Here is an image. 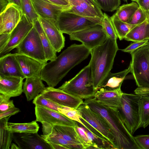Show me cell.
Here are the masks:
<instances>
[{"instance_id":"51","label":"cell","mask_w":149,"mask_h":149,"mask_svg":"<svg viewBox=\"0 0 149 149\" xmlns=\"http://www.w3.org/2000/svg\"><path fill=\"white\" fill-rule=\"evenodd\" d=\"M10 3H13L19 6L21 9V0H9Z\"/></svg>"},{"instance_id":"46","label":"cell","mask_w":149,"mask_h":149,"mask_svg":"<svg viewBox=\"0 0 149 149\" xmlns=\"http://www.w3.org/2000/svg\"><path fill=\"white\" fill-rule=\"evenodd\" d=\"M96 10L100 14L104 16V13L95 0H84Z\"/></svg>"},{"instance_id":"17","label":"cell","mask_w":149,"mask_h":149,"mask_svg":"<svg viewBox=\"0 0 149 149\" xmlns=\"http://www.w3.org/2000/svg\"><path fill=\"white\" fill-rule=\"evenodd\" d=\"M34 9L39 17L52 20L56 23L60 14L69 10L70 5L63 6L48 0H31Z\"/></svg>"},{"instance_id":"43","label":"cell","mask_w":149,"mask_h":149,"mask_svg":"<svg viewBox=\"0 0 149 149\" xmlns=\"http://www.w3.org/2000/svg\"><path fill=\"white\" fill-rule=\"evenodd\" d=\"M149 40H145L142 41L134 42L131 43L125 48L121 49L125 52L131 53L136 50L145 45L148 42Z\"/></svg>"},{"instance_id":"58","label":"cell","mask_w":149,"mask_h":149,"mask_svg":"<svg viewBox=\"0 0 149 149\" xmlns=\"http://www.w3.org/2000/svg\"><path fill=\"white\" fill-rule=\"evenodd\" d=\"M123 1H124L126 2H127V0H123Z\"/></svg>"},{"instance_id":"27","label":"cell","mask_w":149,"mask_h":149,"mask_svg":"<svg viewBox=\"0 0 149 149\" xmlns=\"http://www.w3.org/2000/svg\"><path fill=\"white\" fill-rule=\"evenodd\" d=\"M34 26L38 32L40 37L47 61L53 60L57 57V52L52 46L38 19L34 22Z\"/></svg>"},{"instance_id":"41","label":"cell","mask_w":149,"mask_h":149,"mask_svg":"<svg viewBox=\"0 0 149 149\" xmlns=\"http://www.w3.org/2000/svg\"><path fill=\"white\" fill-rule=\"evenodd\" d=\"M15 107L13 101L0 94V113H1Z\"/></svg>"},{"instance_id":"56","label":"cell","mask_w":149,"mask_h":149,"mask_svg":"<svg viewBox=\"0 0 149 149\" xmlns=\"http://www.w3.org/2000/svg\"><path fill=\"white\" fill-rule=\"evenodd\" d=\"M132 1H135L136 2L138 0H131Z\"/></svg>"},{"instance_id":"47","label":"cell","mask_w":149,"mask_h":149,"mask_svg":"<svg viewBox=\"0 0 149 149\" xmlns=\"http://www.w3.org/2000/svg\"><path fill=\"white\" fill-rule=\"evenodd\" d=\"M136 2L148 13L149 12V0H138Z\"/></svg>"},{"instance_id":"59","label":"cell","mask_w":149,"mask_h":149,"mask_svg":"<svg viewBox=\"0 0 149 149\" xmlns=\"http://www.w3.org/2000/svg\"><path fill=\"white\" fill-rule=\"evenodd\" d=\"M148 17H149V12L148 13Z\"/></svg>"},{"instance_id":"44","label":"cell","mask_w":149,"mask_h":149,"mask_svg":"<svg viewBox=\"0 0 149 149\" xmlns=\"http://www.w3.org/2000/svg\"><path fill=\"white\" fill-rule=\"evenodd\" d=\"M10 33H4L0 34V52L5 47L9 38Z\"/></svg>"},{"instance_id":"55","label":"cell","mask_w":149,"mask_h":149,"mask_svg":"<svg viewBox=\"0 0 149 149\" xmlns=\"http://www.w3.org/2000/svg\"><path fill=\"white\" fill-rule=\"evenodd\" d=\"M145 45L149 49V41Z\"/></svg>"},{"instance_id":"49","label":"cell","mask_w":149,"mask_h":149,"mask_svg":"<svg viewBox=\"0 0 149 149\" xmlns=\"http://www.w3.org/2000/svg\"><path fill=\"white\" fill-rule=\"evenodd\" d=\"M55 4L63 6L70 5L69 3L64 0H48Z\"/></svg>"},{"instance_id":"33","label":"cell","mask_w":149,"mask_h":149,"mask_svg":"<svg viewBox=\"0 0 149 149\" xmlns=\"http://www.w3.org/2000/svg\"><path fill=\"white\" fill-rule=\"evenodd\" d=\"M118 38L122 40L128 32L136 25L123 22L114 18L110 17Z\"/></svg>"},{"instance_id":"25","label":"cell","mask_w":149,"mask_h":149,"mask_svg":"<svg viewBox=\"0 0 149 149\" xmlns=\"http://www.w3.org/2000/svg\"><path fill=\"white\" fill-rule=\"evenodd\" d=\"M130 71L131 65L130 64L128 68L122 71L114 73L110 72L98 89L102 88L112 90L121 88L126 76Z\"/></svg>"},{"instance_id":"38","label":"cell","mask_w":149,"mask_h":149,"mask_svg":"<svg viewBox=\"0 0 149 149\" xmlns=\"http://www.w3.org/2000/svg\"><path fill=\"white\" fill-rule=\"evenodd\" d=\"M101 10L106 12H113L119 7L120 0H95Z\"/></svg>"},{"instance_id":"15","label":"cell","mask_w":149,"mask_h":149,"mask_svg":"<svg viewBox=\"0 0 149 149\" xmlns=\"http://www.w3.org/2000/svg\"><path fill=\"white\" fill-rule=\"evenodd\" d=\"M45 97L49 99L62 106L77 109L83 104L82 99L69 94L59 89L48 86L41 93Z\"/></svg>"},{"instance_id":"24","label":"cell","mask_w":149,"mask_h":149,"mask_svg":"<svg viewBox=\"0 0 149 149\" xmlns=\"http://www.w3.org/2000/svg\"><path fill=\"white\" fill-rule=\"evenodd\" d=\"M71 8L68 11L83 16L100 18L103 16L84 0H68Z\"/></svg>"},{"instance_id":"8","label":"cell","mask_w":149,"mask_h":149,"mask_svg":"<svg viewBox=\"0 0 149 149\" xmlns=\"http://www.w3.org/2000/svg\"><path fill=\"white\" fill-rule=\"evenodd\" d=\"M16 48L17 53L27 56L45 64L47 63L40 37L34 26Z\"/></svg>"},{"instance_id":"57","label":"cell","mask_w":149,"mask_h":149,"mask_svg":"<svg viewBox=\"0 0 149 149\" xmlns=\"http://www.w3.org/2000/svg\"><path fill=\"white\" fill-rule=\"evenodd\" d=\"M65 0V1H66L67 2H68L69 3V1H68V0Z\"/></svg>"},{"instance_id":"20","label":"cell","mask_w":149,"mask_h":149,"mask_svg":"<svg viewBox=\"0 0 149 149\" xmlns=\"http://www.w3.org/2000/svg\"><path fill=\"white\" fill-rule=\"evenodd\" d=\"M15 56L25 78L40 77L42 69L45 64L27 56L15 53Z\"/></svg>"},{"instance_id":"16","label":"cell","mask_w":149,"mask_h":149,"mask_svg":"<svg viewBox=\"0 0 149 149\" xmlns=\"http://www.w3.org/2000/svg\"><path fill=\"white\" fill-rule=\"evenodd\" d=\"M23 14L19 6L10 3L0 13V34L10 33L19 22Z\"/></svg>"},{"instance_id":"18","label":"cell","mask_w":149,"mask_h":149,"mask_svg":"<svg viewBox=\"0 0 149 149\" xmlns=\"http://www.w3.org/2000/svg\"><path fill=\"white\" fill-rule=\"evenodd\" d=\"M38 19L52 46L57 52L64 48L65 37L53 21L39 17Z\"/></svg>"},{"instance_id":"6","label":"cell","mask_w":149,"mask_h":149,"mask_svg":"<svg viewBox=\"0 0 149 149\" xmlns=\"http://www.w3.org/2000/svg\"><path fill=\"white\" fill-rule=\"evenodd\" d=\"M102 19L83 16L65 10L60 14L56 24L62 33L70 35L97 24L102 25Z\"/></svg>"},{"instance_id":"11","label":"cell","mask_w":149,"mask_h":149,"mask_svg":"<svg viewBox=\"0 0 149 149\" xmlns=\"http://www.w3.org/2000/svg\"><path fill=\"white\" fill-rule=\"evenodd\" d=\"M34 26V24L24 14L18 24L10 33L9 40L3 50L0 52V57L8 53L16 48Z\"/></svg>"},{"instance_id":"26","label":"cell","mask_w":149,"mask_h":149,"mask_svg":"<svg viewBox=\"0 0 149 149\" xmlns=\"http://www.w3.org/2000/svg\"><path fill=\"white\" fill-rule=\"evenodd\" d=\"M149 31V17L143 22L136 25L126 35L124 39L133 42L146 40Z\"/></svg>"},{"instance_id":"35","label":"cell","mask_w":149,"mask_h":149,"mask_svg":"<svg viewBox=\"0 0 149 149\" xmlns=\"http://www.w3.org/2000/svg\"><path fill=\"white\" fill-rule=\"evenodd\" d=\"M21 6L23 14L34 24L39 16L36 12L31 0H21Z\"/></svg>"},{"instance_id":"2","label":"cell","mask_w":149,"mask_h":149,"mask_svg":"<svg viewBox=\"0 0 149 149\" xmlns=\"http://www.w3.org/2000/svg\"><path fill=\"white\" fill-rule=\"evenodd\" d=\"M83 104L100 115L107 124L114 137V149H141L126 127L117 108L104 105L93 97L85 100Z\"/></svg>"},{"instance_id":"39","label":"cell","mask_w":149,"mask_h":149,"mask_svg":"<svg viewBox=\"0 0 149 149\" xmlns=\"http://www.w3.org/2000/svg\"><path fill=\"white\" fill-rule=\"evenodd\" d=\"M148 17V13L139 6L128 23L136 25L144 22Z\"/></svg>"},{"instance_id":"31","label":"cell","mask_w":149,"mask_h":149,"mask_svg":"<svg viewBox=\"0 0 149 149\" xmlns=\"http://www.w3.org/2000/svg\"><path fill=\"white\" fill-rule=\"evenodd\" d=\"M140 127L144 128L149 125V95L142 96L139 102Z\"/></svg>"},{"instance_id":"23","label":"cell","mask_w":149,"mask_h":149,"mask_svg":"<svg viewBox=\"0 0 149 149\" xmlns=\"http://www.w3.org/2000/svg\"><path fill=\"white\" fill-rule=\"evenodd\" d=\"M40 77H32L26 78L23 83V91L27 101L33 100L42 92L46 87Z\"/></svg>"},{"instance_id":"30","label":"cell","mask_w":149,"mask_h":149,"mask_svg":"<svg viewBox=\"0 0 149 149\" xmlns=\"http://www.w3.org/2000/svg\"><path fill=\"white\" fill-rule=\"evenodd\" d=\"M10 117L0 119V149H9L12 144V133L7 128L8 121Z\"/></svg>"},{"instance_id":"34","label":"cell","mask_w":149,"mask_h":149,"mask_svg":"<svg viewBox=\"0 0 149 149\" xmlns=\"http://www.w3.org/2000/svg\"><path fill=\"white\" fill-rule=\"evenodd\" d=\"M33 103L36 106L42 107L58 112V108H62L63 106L45 97L41 93L40 94L33 99Z\"/></svg>"},{"instance_id":"29","label":"cell","mask_w":149,"mask_h":149,"mask_svg":"<svg viewBox=\"0 0 149 149\" xmlns=\"http://www.w3.org/2000/svg\"><path fill=\"white\" fill-rule=\"evenodd\" d=\"M36 120L26 123H8L7 129L12 133H35L38 132L39 127Z\"/></svg>"},{"instance_id":"21","label":"cell","mask_w":149,"mask_h":149,"mask_svg":"<svg viewBox=\"0 0 149 149\" xmlns=\"http://www.w3.org/2000/svg\"><path fill=\"white\" fill-rule=\"evenodd\" d=\"M0 76L26 78L23 75L15 54L8 53L0 57Z\"/></svg>"},{"instance_id":"37","label":"cell","mask_w":149,"mask_h":149,"mask_svg":"<svg viewBox=\"0 0 149 149\" xmlns=\"http://www.w3.org/2000/svg\"><path fill=\"white\" fill-rule=\"evenodd\" d=\"M58 111L70 119L79 123L83 126L84 124L80 119V113L79 111L75 109L63 106L58 108Z\"/></svg>"},{"instance_id":"40","label":"cell","mask_w":149,"mask_h":149,"mask_svg":"<svg viewBox=\"0 0 149 149\" xmlns=\"http://www.w3.org/2000/svg\"><path fill=\"white\" fill-rule=\"evenodd\" d=\"M76 131L83 141L86 149H97L94 144L89 139L83 128L78 124L74 127Z\"/></svg>"},{"instance_id":"52","label":"cell","mask_w":149,"mask_h":149,"mask_svg":"<svg viewBox=\"0 0 149 149\" xmlns=\"http://www.w3.org/2000/svg\"><path fill=\"white\" fill-rule=\"evenodd\" d=\"M143 46L145 53L149 64V49L145 45Z\"/></svg>"},{"instance_id":"12","label":"cell","mask_w":149,"mask_h":149,"mask_svg":"<svg viewBox=\"0 0 149 149\" xmlns=\"http://www.w3.org/2000/svg\"><path fill=\"white\" fill-rule=\"evenodd\" d=\"M43 135L49 134L61 137L67 141L83 145L84 142L74 127L64 125H53L45 122L41 123Z\"/></svg>"},{"instance_id":"4","label":"cell","mask_w":149,"mask_h":149,"mask_svg":"<svg viewBox=\"0 0 149 149\" xmlns=\"http://www.w3.org/2000/svg\"><path fill=\"white\" fill-rule=\"evenodd\" d=\"M58 88L82 100L93 97L97 90L94 86L89 64Z\"/></svg>"},{"instance_id":"48","label":"cell","mask_w":149,"mask_h":149,"mask_svg":"<svg viewBox=\"0 0 149 149\" xmlns=\"http://www.w3.org/2000/svg\"><path fill=\"white\" fill-rule=\"evenodd\" d=\"M10 3L9 0H0V13L2 12Z\"/></svg>"},{"instance_id":"36","label":"cell","mask_w":149,"mask_h":149,"mask_svg":"<svg viewBox=\"0 0 149 149\" xmlns=\"http://www.w3.org/2000/svg\"><path fill=\"white\" fill-rule=\"evenodd\" d=\"M102 25L108 38L117 40L118 37L111 19L105 13H104Z\"/></svg>"},{"instance_id":"54","label":"cell","mask_w":149,"mask_h":149,"mask_svg":"<svg viewBox=\"0 0 149 149\" xmlns=\"http://www.w3.org/2000/svg\"><path fill=\"white\" fill-rule=\"evenodd\" d=\"M146 40H149V31H148L147 36L146 39Z\"/></svg>"},{"instance_id":"3","label":"cell","mask_w":149,"mask_h":149,"mask_svg":"<svg viewBox=\"0 0 149 149\" xmlns=\"http://www.w3.org/2000/svg\"><path fill=\"white\" fill-rule=\"evenodd\" d=\"M118 50L116 40L108 38L103 44L91 50V57L89 64L94 86L97 90L112 68Z\"/></svg>"},{"instance_id":"45","label":"cell","mask_w":149,"mask_h":149,"mask_svg":"<svg viewBox=\"0 0 149 149\" xmlns=\"http://www.w3.org/2000/svg\"><path fill=\"white\" fill-rule=\"evenodd\" d=\"M19 109L14 107L4 112L0 113V119L9 116H11L20 111Z\"/></svg>"},{"instance_id":"28","label":"cell","mask_w":149,"mask_h":149,"mask_svg":"<svg viewBox=\"0 0 149 149\" xmlns=\"http://www.w3.org/2000/svg\"><path fill=\"white\" fill-rule=\"evenodd\" d=\"M139 7L138 4L134 2L123 4L119 6L112 16L120 21L128 23Z\"/></svg>"},{"instance_id":"42","label":"cell","mask_w":149,"mask_h":149,"mask_svg":"<svg viewBox=\"0 0 149 149\" xmlns=\"http://www.w3.org/2000/svg\"><path fill=\"white\" fill-rule=\"evenodd\" d=\"M134 137L141 149H149V135H139Z\"/></svg>"},{"instance_id":"7","label":"cell","mask_w":149,"mask_h":149,"mask_svg":"<svg viewBox=\"0 0 149 149\" xmlns=\"http://www.w3.org/2000/svg\"><path fill=\"white\" fill-rule=\"evenodd\" d=\"M141 96L123 93L118 109L126 127L132 134L140 128L139 102Z\"/></svg>"},{"instance_id":"10","label":"cell","mask_w":149,"mask_h":149,"mask_svg":"<svg viewBox=\"0 0 149 149\" xmlns=\"http://www.w3.org/2000/svg\"><path fill=\"white\" fill-rule=\"evenodd\" d=\"M81 117L100 133L114 149V140L111 130L100 115L91 110L87 105L83 104L77 109Z\"/></svg>"},{"instance_id":"14","label":"cell","mask_w":149,"mask_h":149,"mask_svg":"<svg viewBox=\"0 0 149 149\" xmlns=\"http://www.w3.org/2000/svg\"><path fill=\"white\" fill-rule=\"evenodd\" d=\"M36 120L41 123L45 122L53 125H64L75 127L77 122L71 120L59 112L36 106Z\"/></svg>"},{"instance_id":"32","label":"cell","mask_w":149,"mask_h":149,"mask_svg":"<svg viewBox=\"0 0 149 149\" xmlns=\"http://www.w3.org/2000/svg\"><path fill=\"white\" fill-rule=\"evenodd\" d=\"M41 136L48 142L61 145L67 149H84L81 145L67 141L57 136L49 134H42Z\"/></svg>"},{"instance_id":"5","label":"cell","mask_w":149,"mask_h":149,"mask_svg":"<svg viewBox=\"0 0 149 149\" xmlns=\"http://www.w3.org/2000/svg\"><path fill=\"white\" fill-rule=\"evenodd\" d=\"M132 60L131 71L137 86L135 94L142 96L149 95V64L144 46L130 53Z\"/></svg>"},{"instance_id":"22","label":"cell","mask_w":149,"mask_h":149,"mask_svg":"<svg viewBox=\"0 0 149 149\" xmlns=\"http://www.w3.org/2000/svg\"><path fill=\"white\" fill-rule=\"evenodd\" d=\"M123 93L121 88L112 90L100 88L97 90L93 98L104 105L118 109Z\"/></svg>"},{"instance_id":"19","label":"cell","mask_w":149,"mask_h":149,"mask_svg":"<svg viewBox=\"0 0 149 149\" xmlns=\"http://www.w3.org/2000/svg\"><path fill=\"white\" fill-rule=\"evenodd\" d=\"M23 80L20 77L0 76V94L8 99L19 96L23 92Z\"/></svg>"},{"instance_id":"50","label":"cell","mask_w":149,"mask_h":149,"mask_svg":"<svg viewBox=\"0 0 149 149\" xmlns=\"http://www.w3.org/2000/svg\"><path fill=\"white\" fill-rule=\"evenodd\" d=\"M52 147V149H67L66 148L61 145L52 143L48 142Z\"/></svg>"},{"instance_id":"9","label":"cell","mask_w":149,"mask_h":149,"mask_svg":"<svg viewBox=\"0 0 149 149\" xmlns=\"http://www.w3.org/2000/svg\"><path fill=\"white\" fill-rule=\"evenodd\" d=\"M69 35L70 40L80 41L91 50L103 44L108 38L102 25L100 24H97Z\"/></svg>"},{"instance_id":"1","label":"cell","mask_w":149,"mask_h":149,"mask_svg":"<svg viewBox=\"0 0 149 149\" xmlns=\"http://www.w3.org/2000/svg\"><path fill=\"white\" fill-rule=\"evenodd\" d=\"M91 50L82 44H74L54 59L45 64L40 77L48 86L54 87L73 68L87 58Z\"/></svg>"},{"instance_id":"13","label":"cell","mask_w":149,"mask_h":149,"mask_svg":"<svg viewBox=\"0 0 149 149\" xmlns=\"http://www.w3.org/2000/svg\"><path fill=\"white\" fill-rule=\"evenodd\" d=\"M12 138L20 149H52L49 143L38 132L12 133Z\"/></svg>"},{"instance_id":"53","label":"cell","mask_w":149,"mask_h":149,"mask_svg":"<svg viewBox=\"0 0 149 149\" xmlns=\"http://www.w3.org/2000/svg\"><path fill=\"white\" fill-rule=\"evenodd\" d=\"M10 148L11 149H20L18 145L14 143H12L11 145Z\"/></svg>"}]
</instances>
